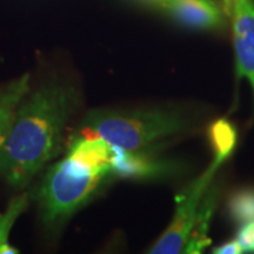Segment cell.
Returning <instances> with one entry per match:
<instances>
[{"label": "cell", "mask_w": 254, "mask_h": 254, "mask_svg": "<svg viewBox=\"0 0 254 254\" xmlns=\"http://www.w3.org/2000/svg\"><path fill=\"white\" fill-rule=\"evenodd\" d=\"M105 177L80 166L68 157L49 167L36 190L44 225L56 230L65 224L92 198Z\"/></svg>", "instance_id": "cell-3"}, {"label": "cell", "mask_w": 254, "mask_h": 254, "mask_svg": "<svg viewBox=\"0 0 254 254\" xmlns=\"http://www.w3.org/2000/svg\"><path fill=\"white\" fill-rule=\"evenodd\" d=\"M187 128L189 119L178 111L97 110L85 117L73 138H99L125 151L151 152Z\"/></svg>", "instance_id": "cell-2"}, {"label": "cell", "mask_w": 254, "mask_h": 254, "mask_svg": "<svg viewBox=\"0 0 254 254\" xmlns=\"http://www.w3.org/2000/svg\"><path fill=\"white\" fill-rule=\"evenodd\" d=\"M163 7L190 27L209 30L222 23L220 8L212 0H167Z\"/></svg>", "instance_id": "cell-6"}, {"label": "cell", "mask_w": 254, "mask_h": 254, "mask_svg": "<svg viewBox=\"0 0 254 254\" xmlns=\"http://www.w3.org/2000/svg\"><path fill=\"white\" fill-rule=\"evenodd\" d=\"M28 205L27 194L14 196L9 201L8 207L4 214L0 215V246L8 243V234L13 227L14 222Z\"/></svg>", "instance_id": "cell-12"}, {"label": "cell", "mask_w": 254, "mask_h": 254, "mask_svg": "<svg viewBox=\"0 0 254 254\" xmlns=\"http://www.w3.org/2000/svg\"><path fill=\"white\" fill-rule=\"evenodd\" d=\"M227 7L232 17L238 75L250 81L254 93V0H231Z\"/></svg>", "instance_id": "cell-5"}, {"label": "cell", "mask_w": 254, "mask_h": 254, "mask_svg": "<svg viewBox=\"0 0 254 254\" xmlns=\"http://www.w3.org/2000/svg\"><path fill=\"white\" fill-rule=\"evenodd\" d=\"M208 138L214 152L213 161L221 165L236 147V128L227 119H218L209 126Z\"/></svg>", "instance_id": "cell-10"}, {"label": "cell", "mask_w": 254, "mask_h": 254, "mask_svg": "<svg viewBox=\"0 0 254 254\" xmlns=\"http://www.w3.org/2000/svg\"><path fill=\"white\" fill-rule=\"evenodd\" d=\"M217 187L211 184L207 190H206L204 198L201 200L194 227H193L190 239L187 241L186 249L184 251V253H201L202 250H205L209 245V239L207 237L208 227L215 205H217Z\"/></svg>", "instance_id": "cell-9"}, {"label": "cell", "mask_w": 254, "mask_h": 254, "mask_svg": "<svg viewBox=\"0 0 254 254\" xmlns=\"http://www.w3.org/2000/svg\"><path fill=\"white\" fill-rule=\"evenodd\" d=\"M219 167H220V164L212 161L211 166L201 176L196 178L194 182L186 187L185 190L176 196V211H174L172 221L163 236L152 246L150 253H184L187 241L194 227L201 200L212 184Z\"/></svg>", "instance_id": "cell-4"}, {"label": "cell", "mask_w": 254, "mask_h": 254, "mask_svg": "<svg viewBox=\"0 0 254 254\" xmlns=\"http://www.w3.org/2000/svg\"><path fill=\"white\" fill-rule=\"evenodd\" d=\"M142 1L148 2V4H152V5H159L163 7L164 4L167 1V0H142Z\"/></svg>", "instance_id": "cell-16"}, {"label": "cell", "mask_w": 254, "mask_h": 254, "mask_svg": "<svg viewBox=\"0 0 254 254\" xmlns=\"http://www.w3.org/2000/svg\"><path fill=\"white\" fill-rule=\"evenodd\" d=\"M30 74L25 73L0 90V145L7 135L19 105L30 91Z\"/></svg>", "instance_id": "cell-8"}, {"label": "cell", "mask_w": 254, "mask_h": 254, "mask_svg": "<svg viewBox=\"0 0 254 254\" xmlns=\"http://www.w3.org/2000/svg\"><path fill=\"white\" fill-rule=\"evenodd\" d=\"M225 1H226V4H227V6H228V4H230L231 0H225Z\"/></svg>", "instance_id": "cell-17"}, {"label": "cell", "mask_w": 254, "mask_h": 254, "mask_svg": "<svg viewBox=\"0 0 254 254\" xmlns=\"http://www.w3.org/2000/svg\"><path fill=\"white\" fill-rule=\"evenodd\" d=\"M244 251L241 249L239 241L238 240H232L230 243H226L224 244V245L217 247V249H214L213 253H217V254H239V253H243Z\"/></svg>", "instance_id": "cell-14"}, {"label": "cell", "mask_w": 254, "mask_h": 254, "mask_svg": "<svg viewBox=\"0 0 254 254\" xmlns=\"http://www.w3.org/2000/svg\"><path fill=\"white\" fill-rule=\"evenodd\" d=\"M228 209L232 218L239 224L254 222V189L238 190L231 196Z\"/></svg>", "instance_id": "cell-11"}, {"label": "cell", "mask_w": 254, "mask_h": 254, "mask_svg": "<svg viewBox=\"0 0 254 254\" xmlns=\"http://www.w3.org/2000/svg\"><path fill=\"white\" fill-rule=\"evenodd\" d=\"M79 101L78 88L65 80L46 82L24 98L0 145V176L9 186H26L59 153Z\"/></svg>", "instance_id": "cell-1"}, {"label": "cell", "mask_w": 254, "mask_h": 254, "mask_svg": "<svg viewBox=\"0 0 254 254\" xmlns=\"http://www.w3.org/2000/svg\"><path fill=\"white\" fill-rule=\"evenodd\" d=\"M237 240L243 251H254V222L244 225Z\"/></svg>", "instance_id": "cell-13"}, {"label": "cell", "mask_w": 254, "mask_h": 254, "mask_svg": "<svg viewBox=\"0 0 254 254\" xmlns=\"http://www.w3.org/2000/svg\"><path fill=\"white\" fill-rule=\"evenodd\" d=\"M18 252L19 251L15 249V247L9 245V243L0 246V254H15Z\"/></svg>", "instance_id": "cell-15"}, {"label": "cell", "mask_w": 254, "mask_h": 254, "mask_svg": "<svg viewBox=\"0 0 254 254\" xmlns=\"http://www.w3.org/2000/svg\"><path fill=\"white\" fill-rule=\"evenodd\" d=\"M171 165L158 160L150 152L125 151L114 146L112 174L131 178H152L170 172Z\"/></svg>", "instance_id": "cell-7"}]
</instances>
